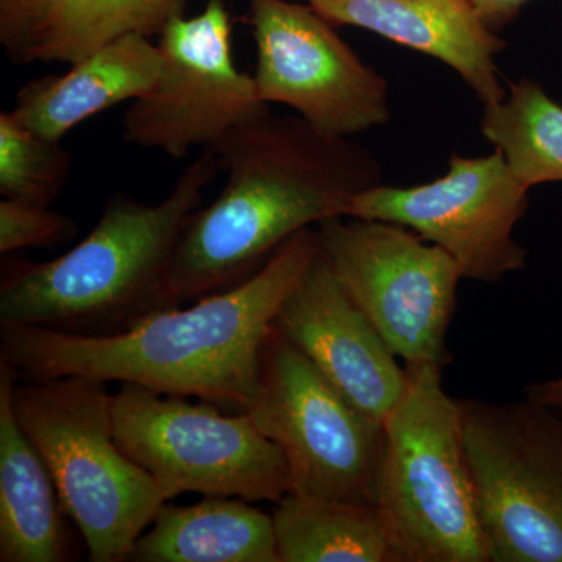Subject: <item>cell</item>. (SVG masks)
<instances>
[{
	"label": "cell",
	"instance_id": "d4e9b609",
	"mask_svg": "<svg viewBox=\"0 0 562 562\" xmlns=\"http://www.w3.org/2000/svg\"><path fill=\"white\" fill-rule=\"evenodd\" d=\"M525 397H527V401L562 412V379L530 384L525 391Z\"/></svg>",
	"mask_w": 562,
	"mask_h": 562
},
{
	"label": "cell",
	"instance_id": "cb8c5ba5",
	"mask_svg": "<svg viewBox=\"0 0 562 562\" xmlns=\"http://www.w3.org/2000/svg\"><path fill=\"white\" fill-rule=\"evenodd\" d=\"M471 2L492 31L497 32L512 24L530 0H471Z\"/></svg>",
	"mask_w": 562,
	"mask_h": 562
},
{
	"label": "cell",
	"instance_id": "7c38bea8",
	"mask_svg": "<svg viewBox=\"0 0 562 562\" xmlns=\"http://www.w3.org/2000/svg\"><path fill=\"white\" fill-rule=\"evenodd\" d=\"M262 102L281 103L327 135L350 138L390 121L386 80L312 5L250 0Z\"/></svg>",
	"mask_w": 562,
	"mask_h": 562
},
{
	"label": "cell",
	"instance_id": "7a4b0ae2",
	"mask_svg": "<svg viewBox=\"0 0 562 562\" xmlns=\"http://www.w3.org/2000/svg\"><path fill=\"white\" fill-rule=\"evenodd\" d=\"M211 150L225 184L181 233L169 269L171 308L249 279L295 233L346 217L355 195L383 183L371 150L271 110Z\"/></svg>",
	"mask_w": 562,
	"mask_h": 562
},
{
	"label": "cell",
	"instance_id": "5b68a950",
	"mask_svg": "<svg viewBox=\"0 0 562 562\" xmlns=\"http://www.w3.org/2000/svg\"><path fill=\"white\" fill-rule=\"evenodd\" d=\"M405 369L406 390L384 420L375 505L391 562H490L460 403L443 391L442 366Z\"/></svg>",
	"mask_w": 562,
	"mask_h": 562
},
{
	"label": "cell",
	"instance_id": "ac0fdd59",
	"mask_svg": "<svg viewBox=\"0 0 562 562\" xmlns=\"http://www.w3.org/2000/svg\"><path fill=\"white\" fill-rule=\"evenodd\" d=\"M272 517L279 562H391L375 505L288 494Z\"/></svg>",
	"mask_w": 562,
	"mask_h": 562
},
{
	"label": "cell",
	"instance_id": "8992f818",
	"mask_svg": "<svg viewBox=\"0 0 562 562\" xmlns=\"http://www.w3.org/2000/svg\"><path fill=\"white\" fill-rule=\"evenodd\" d=\"M114 438L166 501L187 492L279 503L291 492L279 446L247 413L121 384L111 403Z\"/></svg>",
	"mask_w": 562,
	"mask_h": 562
},
{
	"label": "cell",
	"instance_id": "277c9868",
	"mask_svg": "<svg viewBox=\"0 0 562 562\" xmlns=\"http://www.w3.org/2000/svg\"><path fill=\"white\" fill-rule=\"evenodd\" d=\"M22 380L11 392L14 414L46 462L90 561L131 560L168 501L114 438L106 383L76 375Z\"/></svg>",
	"mask_w": 562,
	"mask_h": 562
},
{
	"label": "cell",
	"instance_id": "30bf717a",
	"mask_svg": "<svg viewBox=\"0 0 562 562\" xmlns=\"http://www.w3.org/2000/svg\"><path fill=\"white\" fill-rule=\"evenodd\" d=\"M232 32L222 0L166 24L157 43L160 76L125 111L124 143L180 160L199 147L211 149L233 128L271 110L254 76L236 66Z\"/></svg>",
	"mask_w": 562,
	"mask_h": 562
},
{
	"label": "cell",
	"instance_id": "d6986e66",
	"mask_svg": "<svg viewBox=\"0 0 562 562\" xmlns=\"http://www.w3.org/2000/svg\"><path fill=\"white\" fill-rule=\"evenodd\" d=\"M190 0H49L24 63L74 65L111 41L160 35Z\"/></svg>",
	"mask_w": 562,
	"mask_h": 562
},
{
	"label": "cell",
	"instance_id": "9c48e42d",
	"mask_svg": "<svg viewBox=\"0 0 562 562\" xmlns=\"http://www.w3.org/2000/svg\"><path fill=\"white\" fill-rule=\"evenodd\" d=\"M316 231L333 272L405 368H446L447 331L464 279L453 258L391 222L331 217Z\"/></svg>",
	"mask_w": 562,
	"mask_h": 562
},
{
	"label": "cell",
	"instance_id": "6da1fadb",
	"mask_svg": "<svg viewBox=\"0 0 562 562\" xmlns=\"http://www.w3.org/2000/svg\"><path fill=\"white\" fill-rule=\"evenodd\" d=\"M321 244L316 227L295 233L249 279L183 308L162 310L111 335L0 327V358L20 379L88 376L195 397L247 413L260 387L262 347L273 319Z\"/></svg>",
	"mask_w": 562,
	"mask_h": 562
},
{
	"label": "cell",
	"instance_id": "4fadbf2b",
	"mask_svg": "<svg viewBox=\"0 0 562 562\" xmlns=\"http://www.w3.org/2000/svg\"><path fill=\"white\" fill-rule=\"evenodd\" d=\"M273 325L341 394L373 420L383 422L401 402L408 373L350 297L319 250Z\"/></svg>",
	"mask_w": 562,
	"mask_h": 562
},
{
	"label": "cell",
	"instance_id": "52a82bcc",
	"mask_svg": "<svg viewBox=\"0 0 562 562\" xmlns=\"http://www.w3.org/2000/svg\"><path fill=\"white\" fill-rule=\"evenodd\" d=\"M490 562H562V412L460 398Z\"/></svg>",
	"mask_w": 562,
	"mask_h": 562
},
{
	"label": "cell",
	"instance_id": "5bb4252c",
	"mask_svg": "<svg viewBox=\"0 0 562 562\" xmlns=\"http://www.w3.org/2000/svg\"><path fill=\"white\" fill-rule=\"evenodd\" d=\"M331 24L351 25L409 47L460 74L483 106L505 99L497 58L506 43L471 0H305Z\"/></svg>",
	"mask_w": 562,
	"mask_h": 562
},
{
	"label": "cell",
	"instance_id": "7402d4cb",
	"mask_svg": "<svg viewBox=\"0 0 562 562\" xmlns=\"http://www.w3.org/2000/svg\"><path fill=\"white\" fill-rule=\"evenodd\" d=\"M76 222L38 203L2 199L0 202V254L24 249H52L76 238Z\"/></svg>",
	"mask_w": 562,
	"mask_h": 562
},
{
	"label": "cell",
	"instance_id": "603a6c76",
	"mask_svg": "<svg viewBox=\"0 0 562 562\" xmlns=\"http://www.w3.org/2000/svg\"><path fill=\"white\" fill-rule=\"evenodd\" d=\"M49 0H0V43L22 65Z\"/></svg>",
	"mask_w": 562,
	"mask_h": 562
},
{
	"label": "cell",
	"instance_id": "8fae6325",
	"mask_svg": "<svg viewBox=\"0 0 562 562\" xmlns=\"http://www.w3.org/2000/svg\"><path fill=\"white\" fill-rule=\"evenodd\" d=\"M528 191L498 149L486 157L453 155L439 179L360 192L346 217L403 225L446 250L464 279L497 283L527 265L513 232L528 209Z\"/></svg>",
	"mask_w": 562,
	"mask_h": 562
},
{
	"label": "cell",
	"instance_id": "e0dca14e",
	"mask_svg": "<svg viewBox=\"0 0 562 562\" xmlns=\"http://www.w3.org/2000/svg\"><path fill=\"white\" fill-rule=\"evenodd\" d=\"M135 562H279L273 517L235 497L158 509L133 546Z\"/></svg>",
	"mask_w": 562,
	"mask_h": 562
},
{
	"label": "cell",
	"instance_id": "9a60e30c",
	"mask_svg": "<svg viewBox=\"0 0 562 562\" xmlns=\"http://www.w3.org/2000/svg\"><path fill=\"white\" fill-rule=\"evenodd\" d=\"M69 66L68 72L29 80L10 110L43 138L61 140L81 122L149 92L161 54L149 36L127 35Z\"/></svg>",
	"mask_w": 562,
	"mask_h": 562
},
{
	"label": "cell",
	"instance_id": "44dd1931",
	"mask_svg": "<svg viewBox=\"0 0 562 562\" xmlns=\"http://www.w3.org/2000/svg\"><path fill=\"white\" fill-rule=\"evenodd\" d=\"M70 154L61 140L43 138L11 111L0 114V194L50 206L69 180Z\"/></svg>",
	"mask_w": 562,
	"mask_h": 562
},
{
	"label": "cell",
	"instance_id": "3957f363",
	"mask_svg": "<svg viewBox=\"0 0 562 562\" xmlns=\"http://www.w3.org/2000/svg\"><path fill=\"white\" fill-rule=\"evenodd\" d=\"M221 171L205 149L158 203L117 192L83 241L55 260L2 255L0 327L111 335L171 308L169 269L181 233Z\"/></svg>",
	"mask_w": 562,
	"mask_h": 562
},
{
	"label": "cell",
	"instance_id": "ffe728a7",
	"mask_svg": "<svg viewBox=\"0 0 562 562\" xmlns=\"http://www.w3.org/2000/svg\"><path fill=\"white\" fill-rule=\"evenodd\" d=\"M480 127L530 190L562 181V105L535 80L509 83L502 102L484 106Z\"/></svg>",
	"mask_w": 562,
	"mask_h": 562
},
{
	"label": "cell",
	"instance_id": "ba28073f",
	"mask_svg": "<svg viewBox=\"0 0 562 562\" xmlns=\"http://www.w3.org/2000/svg\"><path fill=\"white\" fill-rule=\"evenodd\" d=\"M247 414L286 457L290 494L376 505L383 422L360 412L273 324Z\"/></svg>",
	"mask_w": 562,
	"mask_h": 562
},
{
	"label": "cell",
	"instance_id": "2e32d148",
	"mask_svg": "<svg viewBox=\"0 0 562 562\" xmlns=\"http://www.w3.org/2000/svg\"><path fill=\"white\" fill-rule=\"evenodd\" d=\"M18 373L0 358V562L72 560L60 495L22 430L11 392Z\"/></svg>",
	"mask_w": 562,
	"mask_h": 562
}]
</instances>
